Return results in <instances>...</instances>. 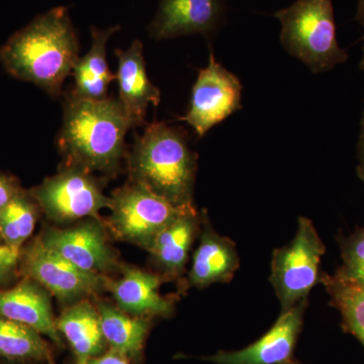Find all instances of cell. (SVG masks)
I'll return each instance as SVG.
<instances>
[{"label":"cell","mask_w":364,"mask_h":364,"mask_svg":"<svg viewBox=\"0 0 364 364\" xmlns=\"http://www.w3.org/2000/svg\"><path fill=\"white\" fill-rule=\"evenodd\" d=\"M79 50L68 9L54 7L9 38L0 48V62L14 77L57 97L80 58Z\"/></svg>","instance_id":"cell-1"},{"label":"cell","mask_w":364,"mask_h":364,"mask_svg":"<svg viewBox=\"0 0 364 364\" xmlns=\"http://www.w3.org/2000/svg\"><path fill=\"white\" fill-rule=\"evenodd\" d=\"M130 121L116 98L81 100L68 95L58 136L65 164L114 176L126 156Z\"/></svg>","instance_id":"cell-2"},{"label":"cell","mask_w":364,"mask_h":364,"mask_svg":"<svg viewBox=\"0 0 364 364\" xmlns=\"http://www.w3.org/2000/svg\"><path fill=\"white\" fill-rule=\"evenodd\" d=\"M198 158L188 133L166 123L148 124L128 154L130 181L177 208L193 207Z\"/></svg>","instance_id":"cell-3"},{"label":"cell","mask_w":364,"mask_h":364,"mask_svg":"<svg viewBox=\"0 0 364 364\" xmlns=\"http://www.w3.org/2000/svg\"><path fill=\"white\" fill-rule=\"evenodd\" d=\"M274 16L284 49L313 73L332 70L348 59L337 42L333 0H296Z\"/></svg>","instance_id":"cell-4"},{"label":"cell","mask_w":364,"mask_h":364,"mask_svg":"<svg viewBox=\"0 0 364 364\" xmlns=\"http://www.w3.org/2000/svg\"><path fill=\"white\" fill-rule=\"evenodd\" d=\"M326 247L313 222L299 218L298 230L291 243L273 251L270 282L282 311L308 299L309 294L321 282V258Z\"/></svg>","instance_id":"cell-5"},{"label":"cell","mask_w":364,"mask_h":364,"mask_svg":"<svg viewBox=\"0 0 364 364\" xmlns=\"http://www.w3.org/2000/svg\"><path fill=\"white\" fill-rule=\"evenodd\" d=\"M186 208L174 207L142 184L130 181L112 193L107 225L119 240L148 251L158 234Z\"/></svg>","instance_id":"cell-6"},{"label":"cell","mask_w":364,"mask_h":364,"mask_svg":"<svg viewBox=\"0 0 364 364\" xmlns=\"http://www.w3.org/2000/svg\"><path fill=\"white\" fill-rule=\"evenodd\" d=\"M48 219L67 224L98 217L102 208L111 207V198L102 191V182L92 172L65 164L58 173L47 177L31 191Z\"/></svg>","instance_id":"cell-7"},{"label":"cell","mask_w":364,"mask_h":364,"mask_svg":"<svg viewBox=\"0 0 364 364\" xmlns=\"http://www.w3.org/2000/svg\"><path fill=\"white\" fill-rule=\"evenodd\" d=\"M21 267L26 277L35 280L63 303L74 304L107 291V277L75 267L47 247L40 237L26 248Z\"/></svg>","instance_id":"cell-8"},{"label":"cell","mask_w":364,"mask_h":364,"mask_svg":"<svg viewBox=\"0 0 364 364\" xmlns=\"http://www.w3.org/2000/svg\"><path fill=\"white\" fill-rule=\"evenodd\" d=\"M241 98L240 80L219 63L212 52L208 66L198 72L188 112L179 119L188 124L196 135L203 136L215 124L242 109Z\"/></svg>","instance_id":"cell-9"},{"label":"cell","mask_w":364,"mask_h":364,"mask_svg":"<svg viewBox=\"0 0 364 364\" xmlns=\"http://www.w3.org/2000/svg\"><path fill=\"white\" fill-rule=\"evenodd\" d=\"M40 238L47 247L85 272L105 277L122 267L107 240L102 225L93 218L67 229L51 228Z\"/></svg>","instance_id":"cell-10"},{"label":"cell","mask_w":364,"mask_h":364,"mask_svg":"<svg viewBox=\"0 0 364 364\" xmlns=\"http://www.w3.org/2000/svg\"><path fill=\"white\" fill-rule=\"evenodd\" d=\"M308 299L299 301L293 308L282 311L272 329L246 348L237 351H220L205 358L215 364H280L291 359Z\"/></svg>","instance_id":"cell-11"},{"label":"cell","mask_w":364,"mask_h":364,"mask_svg":"<svg viewBox=\"0 0 364 364\" xmlns=\"http://www.w3.org/2000/svg\"><path fill=\"white\" fill-rule=\"evenodd\" d=\"M119 100L130 121L132 129L146 124L150 105L157 107L161 92L151 82L144 59L143 44L135 40L126 50H117Z\"/></svg>","instance_id":"cell-12"},{"label":"cell","mask_w":364,"mask_h":364,"mask_svg":"<svg viewBox=\"0 0 364 364\" xmlns=\"http://www.w3.org/2000/svg\"><path fill=\"white\" fill-rule=\"evenodd\" d=\"M224 14L221 0H161L149 26L155 40L188 35H207L219 26Z\"/></svg>","instance_id":"cell-13"},{"label":"cell","mask_w":364,"mask_h":364,"mask_svg":"<svg viewBox=\"0 0 364 364\" xmlns=\"http://www.w3.org/2000/svg\"><path fill=\"white\" fill-rule=\"evenodd\" d=\"M121 279L107 277V291H111L117 308L138 317H170L174 313V301L160 294L165 282L161 275L131 267H121Z\"/></svg>","instance_id":"cell-14"},{"label":"cell","mask_w":364,"mask_h":364,"mask_svg":"<svg viewBox=\"0 0 364 364\" xmlns=\"http://www.w3.org/2000/svg\"><path fill=\"white\" fill-rule=\"evenodd\" d=\"M0 317L30 326L55 344L62 345L49 294L35 280L26 277L13 289L0 291Z\"/></svg>","instance_id":"cell-15"},{"label":"cell","mask_w":364,"mask_h":364,"mask_svg":"<svg viewBox=\"0 0 364 364\" xmlns=\"http://www.w3.org/2000/svg\"><path fill=\"white\" fill-rule=\"evenodd\" d=\"M207 219L188 272V286L198 289L231 282L240 265L236 244L215 232Z\"/></svg>","instance_id":"cell-16"},{"label":"cell","mask_w":364,"mask_h":364,"mask_svg":"<svg viewBox=\"0 0 364 364\" xmlns=\"http://www.w3.org/2000/svg\"><path fill=\"white\" fill-rule=\"evenodd\" d=\"M203 221L196 207L186 208L155 238L148 251L165 280L177 279L183 274Z\"/></svg>","instance_id":"cell-17"},{"label":"cell","mask_w":364,"mask_h":364,"mask_svg":"<svg viewBox=\"0 0 364 364\" xmlns=\"http://www.w3.org/2000/svg\"><path fill=\"white\" fill-rule=\"evenodd\" d=\"M60 334L70 345L76 364H87L91 358L105 353L107 342L97 306L88 299L72 304L56 318Z\"/></svg>","instance_id":"cell-18"},{"label":"cell","mask_w":364,"mask_h":364,"mask_svg":"<svg viewBox=\"0 0 364 364\" xmlns=\"http://www.w3.org/2000/svg\"><path fill=\"white\" fill-rule=\"evenodd\" d=\"M121 26L109 28H91V47L85 56L79 58L71 76L74 86L70 95L87 100H102L107 98V91L116 74L109 70L107 61V45L109 38Z\"/></svg>","instance_id":"cell-19"},{"label":"cell","mask_w":364,"mask_h":364,"mask_svg":"<svg viewBox=\"0 0 364 364\" xmlns=\"http://www.w3.org/2000/svg\"><path fill=\"white\" fill-rule=\"evenodd\" d=\"M97 308L102 334L112 350L126 356L132 363H140L146 338L152 327L151 318L129 315L107 303L97 304Z\"/></svg>","instance_id":"cell-20"},{"label":"cell","mask_w":364,"mask_h":364,"mask_svg":"<svg viewBox=\"0 0 364 364\" xmlns=\"http://www.w3.org/2000/svg\"><path fill=\"white\" fill-rule=\"evenodd\" d=\"M0 358L14 361H49L51 349L30 326L0 317Z\"/></svg>","instance_id":"cell-21"},{"label":"cell","mask_w":364,"mask_h":364,"mask_svg":"<svg viewBox=\"0 0 364 364\" xmlns=\"http://www.w3.org/2000/svg\"><path fill=\"white\" fill-rule=\"evenodd\" d=\"M40 208L31 193L21 191L0 210V237L9 247L21 249L35 230Z\"/></svg>","instance_id":"cell-22"},{"label":"cell","mask_w":364,"mask_h":364,"mask_svg":"<svg viewBox=\"0 0 364 364\" xmlns=\"http://www.w3.org/2000/svg\"><path fill=\"white\" fill-rule=\"evenodd\" d=\"M321 284L330 296L331 306L339 311L345 331L351 333L364 346V287L324 272Z\"/></svg>","instance_id":"cell-23"},{"label":"cell","mask_w":364,"mask_h":364,"mask_svg":"<svg viewBox=\"0 0 364 364\" xmlns=\"http://www.w3.org/2000/svg\"><path fill=\"white\" fill-rule=\"evenodd\" d=\"M341 250L342 265L334 273L343 282L364 287V227H356L353 233L337 234Z\"/></svg>","instance_id":"cell-24"},{"label":"cell","mask_w":364,"mask_h":364,"mask_svg":"<svg viewBox=\"0 0 364 364\" xmlns=\"http://www.w3.org/2000/svg\"><path fill=\"white\" fill-rule=\"evenodd\" d=\"M21 254L16 253L6 243H0V282L11 279L16 272Z\"/></svg>","instance_id":"cell-25"},{"label":"cell","mask_w":364,"mask_h":364,"mask_svg":"<svg viewBox=\"0 0 364 364\" xmlns=\"http://www.w3.org/2000/svg\"><path fill=\"white\" fill-rule=\"evenodd\" d=\"M21 191L18 181L13 176L0 173V210Z\"/></svg>","instance_id":"cell-26"},{"label":"cell","mask_w":364,"mask_h":364,"mask_svg":"<svg viewBox=\"0 0 364 364\" xmlns=\"http://www.w3.org/2000/svg\"><path fill=\"white\" fill-rule=\"evenodd\" d=\"M87 364H132V361L126 356L111 349V350L102 353V355L91 358Z\"/></svg>","instance_id":"cell-27"},{"label":"cell","mask_w":364,"mask_h":364,"mask_svg":"<svg viewBox=\"0 0 364 364\" xmlns=\"http://www.w3.org/2000/svg\"><path fill=\"white\" fill-rule=\"evenodd\" d=\"M358 174L359 178L364 181V119H361L360 132H359L358 142Z\"/></svg>","instance_id":"cell-28"},{"label":"cell","mask_w":364,"mask_h":364,"mask_svg":"<svg viewBox=\"0 0 364 364\" xmlns=\"http://www.w3.org/2000/svg\"><path fill=\"white\" fill-rule=\"evenodd\" d=\"M356 20L364 26V0H358V13H356Z\"/></svg>","instance_id":"cell-29"},{"label":"cell","mask_w":364,"mask_h":364,"mask_svg":"<svg viewBox=\"0 0 364 364\" xmlns=\"http://www.w3.org/2000/svg\"><path fill=\"white\" fill-rule=\"evenodd\" d=\"M363 40H364V37H363ZM360 69H361V70L364 71V45H363V59H361V62H360Z\"/></svg>","instance_id":"cell-30"},{"label":"cell","mask_w":364,"mask_h":364,"mask_svg":"<svg viewBox=\"0 0 364 364\" xmlns=\"http://www.w3.org/2000/svg\"><path fill=\"white\" fill-rule=\"evenodd\" d=\"M280 364H299L296 363V361H294L293 359H289V360L286 361V363H280Z\"/></svg>","instance_id":"cell-31"},{"label":"cell","mask_w":364,"mask_h":364,"mask_svg":"<svg viewBox=\"0 0 364 364\" xmlns=\"http://www.w3.org/2000/svg\"><path fill=\"white\" fill-rule=\"evenodd\" d=\"M49 364H55L54 361L52 360V359H50Z\"/></svg>","instance_id":"cell-32"},{"label":"cell","mask_w":364,"mask_h":364,"mask_svg":"<svg viewBox=\"0 0 364 364\" xmlns=\"http://www.w3.org/2000/svg\"><path fill=\"white\" fill-rule=\"evenodd\" d=\"M363 119H364V112H363Z\"/></svg>","instance_id":"cell-33"}]
</instances>
